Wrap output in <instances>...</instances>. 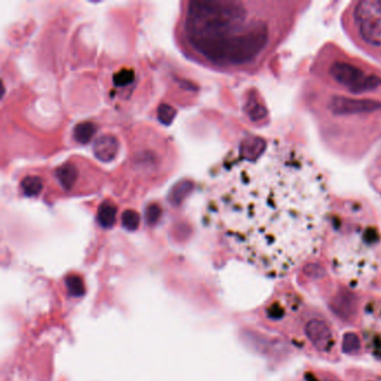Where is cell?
Listing matches in <instances>:
<instances>
[{
  "mask_svg": "<svg viewBox=\"0 0 381 381\" xmlns=\"http://www.w3.org/2000/svg\"><path fill=\"white\" fill-rule=\"evenodd\" d=\"M207 213L240 257L281 277L321 246L330 194L323 174L300 148L252 137L217 172Z\"/></svg>",
  "mask_w": 381,
  "mask_h": 381,
  "instance_id": "cell-1",
  "label": "cell"
},
{
  "mask_svg": "<svg viewBox=\"0 0 381 381\" xmlns=\"http://www.w3.org/2000/svg\"><path fill=\"white\" fill-rule=\"evenodd\" d=\"M246 17L240 1H189L181 35L190 51L208 63L242 65L261 53L268 36L264 23Z\"/></svg>",
  "mask_w": 381,
  "mask_h": 381,
  "instance_id": "cell-2",
  "label": "cell"
},
{
  "mask_svg": "<svg viewBox=\"0 0 381 381\" xmlns=\"http://www.w3.org/2000/svg\"><path fill=\"white\" fill-rule=\"evenodd\" d=\"M334 263L349 279H363L373 272L371 253L365 243L345 244L334 249Z\"/></svg>",
  "mask_w": 381,
  "mask_h": 381,
  "instance_id": "cell-3",
  "label": "cell"
},
{
  "mask_svg": "<svg viewBox=\"0 0 381 381\" xmlns=\"http://www.w3.org/2000/svg\"><path fill=\"white\" fill-rule=\"evenodd\" d=\"M354 21L365 42L381 46V1H360L354 10Z\"/></svg>",
  "mask_w": 381,
  "mask_h": 381,
  "instance_id": "cell-4",
  "label": "cell"
},
{
  "mask_svg": "<svg viewBox=\"0 0 381 381\" xmlns=\"http://www.w3.org/2000/svg\"><path fill=\"white\" fill-rule=\"evenodd\" d=\"M330 73L338 83L356 92L371 90L379 86L381 83L380 78L367 76L361 69L348 63H334Z\"/></svg>",
  "mask_w": 381,
  "mask_h": 381,
  "instance_id": "cell-5",
  "label": "cell"
},
{
  "mask_svg": "<svg viewBox=\"0 0 381 381\" xmlns=\"http://www.w3.org/2000/svg\"><path fill=\"white\" fill-rule=\"evenodd\" d=\"M305 334L310 343L320 352H330L336 345L332 327L321 319H311L306 323Z\"/></svg>",
  "mask_w": 381,
  "mask_h": 381,
  "instance_id": "cell-6",
  "label": "cell"
},
{
  "mask_svg": "<svg viewBox=\"0 0 381 381\" xmlns=\"http://www.w3.org/2000/svg\"><path fill=\"white\" fill-rule=\"evenodd\" d=\"M380 104L373 101H366V100H350L343 97H336L331 103V108L336 113H359V112L372 111L379 108Z\"/></svg>",
  "mask_w": 381,
  "mask_h": 381,
  "instance_id": "cell-7",
  "label": "cell"
},
{
  "mask_svg": "<svg viewBox=\"0 0 381 381\" xmlns=\"http://www.w3.org/2000/svg\"><path fill=\"white\" fill-rule=\"evenodd\" d=\"M94 154L102 161H111L115 159L117 152V142L115 137L104 135L96 140L94 143Z\"/></svg>",
  "mask_w": 381,
  "mask_h": 381,
  "instance_id": "cell-8",
  "label": "cell"
},
{
  "mask_svg": "<svg viewBox=\"0 0 381 381\" xmlns=\"http://www.w3.org/2000/svg\"><path fill=\"white\" fill-rule=\"evenodd\" d=\"M115 215H117V208L111 201H104L100 206L99 209V222L100 225L103 226L105 229H108L113 226L115 222Z\"/></svg>",
  "mask_w": 381,
  "mask_h": 381,
  "instance_id": "cell-9",
  "label": "cell"
},
{
  "mask_svg": "<svg viewBox=\"0 0 381 381\" xmlns=\"http://www.w3.org/2000/svg\"><path fill=\"white\" fill-rule=\"evenodd\" d=\"M56 176H58L60 185L67 189L73 186V183H76V178H78V170L74 165H64L56 172Z\"/></svg>",
  "mask_w": 381,
  "mask_h": 381,
  "instance_id": "cell-10",
  "label": "cell"
},
{
  "mask_svg": "<svg viewBox=\"0 0 381 381\" xmlns=\"http://www.w3.org/2000/svg\"><path fill=\"white\" fill-rule=\"evenodd\" d=\"M95 131L96 128L94 124H90V122H83V124H78L76 126L74 138L80 143H87L91 139L93 138Z\"/></svg>",
  "mask_w": 381,
  "mask_h": 381,
  "instance_id": "cell-11",
  "label": "cell"
},
{
  "mask_svg": "<svg viewBox=\"0 0 381 381\" xmlns=\"http://www.w3.org/2000/svg\"><path fill=\"white\" fill-rule=\"evenodd\" d=\"M21 189L25 195L37 196L42 192L43 183L41 179L35 177H28L21 183Z\"/></svg>",
  "mask_w": 381,
  "mask_h": 381,
  "instance_id": "cell-12",
  "label": "cell"
},
{
  "mask_svg": "<svg viewBox=\"0 0 381 381\" xmlns=\"http://www.w3.org/2000/svg\"><path fill=\"white\" fill-rule=\"evenodd\" d=\"M122 224L129 231H135L140 224V216L133 210H126L122 215Z\"/></svg>",
  "mask_w": 381,
  "mask_h": 381,
  "instance_id": "cell-13",
  "label": "cell"
},
{
  "mask_svg": "<svg viewBox=\"0 0 381 381\" xmlns=\"http://www.w3.org/2000/svg\"><path fill=\"white\" fill-rule=\"evenodd\" d=\"M359 347H360V341L356 334H345V339H343V351L351 354V352L357 351Z\"/></svg>",
  "mask_w": 381,
  "mask_h": 381,
  "instance_id": "cell-14",
  "label": "cell"
},
{
  "mask_svg": "<svg viewBox=\"0 0 381 381\" xmlns=\"http://www.w3.org/2000/svg\"><path fill=\"white\" fill-rule=\"evenodd\" d=\"M174 115H176V110L172 108V106H169V105L162 104L158 110V117H159V120L161 121L162 124H172Z\"/></svg>",
  "mask_w": 381,
  "mask_h": 381,
  "instance_id": "cell-15",
  "label": "cell"
},
{
  "mask_svg": "<svg viewBox=\"0 0 381 381\" xmlns=\"http://www.w3.org/2000/svg\"><path fill=\"white\" fill-rule=\"evenodd\" d=\"M67 284L69 292H71L73 295H76V297L81 295L83 291H84L83 282H82L81 279L78 277H69V279H67Z\"/></svg>",
  "mask_w": 381,
  "mask_h": 381,
  "instance_id": "cell-16",
  "label": "cell"
},
{
  "mask_svg": "<svg viewBox=\"0 0 381 381\" xmlns=\"http://www.w3.org/2000/svg\"><path fill=\"white\" fill-rule=\"evenodd\" d=\"M135 74L131 71H124V72L117 73L115 78V83L117 86H126V85L132 83Z\"/></svg>",
  "mask_w": 381,
  "mask_h": 381,
  "instance_id": "cell-17",
  "label": "cell"
},
{
  "mask_svg": "<svg viewBox=\"0 0 381 381\" xmlns=\"http://www.w3.org/2000/svg\"><path fill=\"white\" fill-rule=\"evenodd\" d=\"M160 216V209L159 207H157V206H150V207L148 208L147 211V218L148 222H156Z\"/></svg>",
  "mask_w": 381,
  "mask_h": 381,
  "instance_id": "cell-18",
  "label": "cell"
}]
</instances>
